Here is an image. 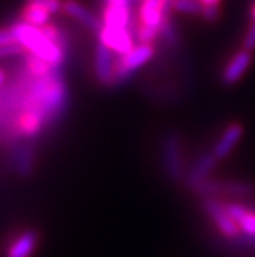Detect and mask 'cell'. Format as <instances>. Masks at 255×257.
Listing matches in <instances>:
<instances>
[{
  "label": "cell",
  "instance_id": "obj_16",
  "mask_svg": "<svg viewBox=\"0 0 255 257\" xmlns=\"http://www.w3.org/2000/svg\"><path fill=\"white\" fill-rule=\"evenodd\" d=\"M51 16H53L51 13H48V11L40 8V7L25 4V7H23V10L20 13V20L28 23V25H31V27H36V28L42 30V28L50 25Z\"/></svg>",
  "mask_w": 255,
  "mask_h": 257
},
{
  "label": "cell",
  "instance_id": "obj_23",
  "mask_svg": "<svg viewBox=\"0 0 255 257\" xmlns=\"http://www.w3.org/2000/svg\"><path fill=\"white\" fill-rule=\"evenodd\" d=\"M203 7H220L221 0H198Z\"/></svg>",
  "mask_w": 255,
  "mask_h": 257
},
{
  "label": "cell",
  "instance_id": "obj_15",
  "mask_svg": "<svg viewBox=\"0 0 255 257\" xmlns=\"http://www.w3.org/2000/svg\"><path fill=\"white\" fill-rule=\"evenodd\" d=\"M224 205H226L229 216L238 225L241 234H244L246 237L255 239V213L235 202H227V203L224 202Z\"/></svg>",
  "mask_w": 255,
  "mask_h": 257
},
{
  "label": "cell",
  "instance_id": "obj_6",
  "mask_svg": "<svg viewBox=\"0 0 255 257\" xmlns=\"http://www.w3.org/2000/svg\"><path fill=\"white\" fill-rule=\"evenodd\" d=\"M154 56H155L154 45H145V43L135 45L128 54L120 56L119 60H115L112 86H122L128 83L138 69L143 65H146Z\"/></svg>",
  "mask_w": 255,
  "mask_h": 257
},
{
  "label": "cell",
  "instance_id": "obj_20",
  "mask_svg": "<svg viewBox=\"0 0 255 257\" xmlns=\"http://www.w3.org/2000/svg\"><path fill=\"white\" fill-rule=\"evenodd\" d=\"M241 50L252 53L255 50V23L247 28L244 37H243V43H241Z\"/></svg>",
  "mask_w": 255,
  "mask_h": 257
},
{
  "label": "cell",
  "instance_id": "obj_1",
  "mask_svg": "<svg viewBox=\"0 0 255 257\" xmlns=\"http://www.w3.org/2000/svg\"><path fill=\"white\" fill-rule=\"evenodd\" d=\"M68 86L62 74V68H57L48 76L34 79L28 85L20 100V109L39 112L45 123L50 125L68 108Z\"/></svg>",
  "mask_w": 255,
  "mask_h": 257
},
{
  "label": "cell",
  "instance_id": "obj_18",
  "mask_svg": "<svg viewBox=\"0 0 255 257\" xmlns=\"http://www.w3.org/2000/svg\"><path fill=\"white\" fill-rule=\"evenodd\" d=\"M25 4L40 7L51 14H57L59 11L63 10V0H27Z\"/></svg>",
  "mask_w": 255,
  "mask_h": 257
},
{
  "label": "cell",
  "instance_id": "obj_8",
  "mask_svg": "<svg viewBox=\"0 0 255 257\" xmlns=\"http://www.w3.org/2000/svg\"><path fill=\"white\" fill-rule=\"evenodd\" d=\"M203 209L212 219V222L217 225L218 231L224 237L235 240L241 236V231L234 219L229 216L224 202L218 199H203Z\"/></svg>",
  "mask_w": 255,
  "mask_h": 257
},
{
  "label": "cell",
  "instance_id": "obj_21",
  "mask_svg": "<svg viewBox=\"0 0 255 257\" xmlns=\"http://www.w3.org/2000/svg\"><path fill=\"white\" fill-rule=\"evenodd\" d=\"M220 16V7H203L201 16L206 22H215Z\"/></svg>",
  "mask_w": 255,
  "mask_h": 257
},
{
  "label": "cell",
  "instance_id": "obj_19",
  "mask_svg": "<svg viewBox=\"0 0 255 257\" xmlns=\"http://www.w3.org/2000/svg\"><path fill=\"white\" fill-rule=\"evenodd\" d=\"M27 51L23 50V46L19 45L17 42L2 45L0 46V59H7V57H16V56H25Z\"/></svg>",
  "mask_w": 255,
  "mask_h": 257
},
{
  "label": "cell",
  "instance_id": "obj_2",
  "mask_svg": "<svg viewBox=\"0 0 255 257\" xmlns=\"http://www.w3.org/2000/svg\"><path fill=\"white\" fill-rule=\"evenodd\" d=\"M102 22L103 27L97 34L99 42L115 54H128L135 46L131 33V0H103Z\"/></svg>",
  "mask_w": 255,
  "mask_h": 257
},
{
  "label": "cell",
  "instance_id": "obj_11",
  "mask_svg": "<svg viewBox=\"0 0 255 257\" xmlns=\"http://www.w3.org/2000/svg\"><path fill=\"white\" fill-rule=\"evenodd\" d=\"M217 159L212 153H206L201 154L194 163L192 167L186 171V177H184V185L188 186L189 190L195 188V186L207 179H211V173L217 167Z\"/></svg>",
  "mask_w": 255,
  "mask_h": 257
},
{
  "label": "cell",
  "instance_id": "obj_9",
  "mask_svg": "<svg viewBox=\"0 0 255 257\" xmlns=\"http://www.w3.org/2000/svg\"><path fill=\"white\" fill-rule=\"evenodd\" d=\"M115 73V60L112 59V51L102 42H97L94 53V74L100 85L112 86Z\"/></svg>",
  "mask_w": 255,
  "mask_h": 257
},
{
  "label": "cell",
  "instance_id": "obj_17",
  "mask_svg": "<svg viewBox=\"0 0 255 257\" xmlns=\"http://www.w3.org/2000/svg\"><path fill=\"white\" fill-rule=\"evenodd\" d=\"M172 10L183 14H192V16H201L203 5L198 0H171Z\"/></svg>",
  "mask_w": 255,
  "mask_h": 257
},
{
  "label": "cell",
  "instance_id": "obj_26",
  "mask_svg": "<svg viewBox=\"0 0 255 257\" xmlns=\"http://www.w3.org/2000/svg\"><path fill=\"white\" fill-rule=\"evenodd\" d=\"M250 17H252V20H253V23H255V4L250 7Z\"/></svg>",
  "mask_w": 255,
  "mask_h": 257
},
{
  "label": "cell",
  "instance_id": "obj_10",
  "mask_svg": "<svg viewBox=\"0 0 255 257\" xmlns=\"http://www.w3.org/2000/svg\"><path fill=\"white\" fill-rule=\"evenodd\" d=\"M250 62H252V53L244 51V50L237 51L232 57H230V60L226 63V66L223 68L221 76H220L221 85L223 86L235 85L247 71Z\"/></svg>",
  "mask_w": 255,
  "mask_h": 257
},
{
  "label": "cell",
  "instance_id": "obj_24",
  "mask_svg": "<svg viewBox=\"0 0 255 257\" xmlns=\"http://www.w3.org/2000/svg\"><path fill=\"white\" fill-rule=\"evenodd\" d=\"M235 242H244V243H250V245H255V239H250V237H246L244 234H241L238 239H235Z\"/></svg>",
  "mask_w": 255,
  "mask_h": 257
},
{
  "label": "cell",
  "instance_id": "obj_3",
  "mask_svg": "<svg viewBox=\"0 0 255 257\" xmlns=\"http://www.w3.org/2000/svg\"><path fill=\"white\" fill-rule=\"evenodd\" d=\"M10 28L13 31L16 42L22 45L23 50L28 54L37 56L39 59L48 62L54 68H62L66 57V51L54 42H51L42 33V30L31 27L22 20L13 23Z\"/></svg>",
  "mask_w": 255,
  "mask_h": 257
},
{
  "label": "cell",
  "instance_id": "obj_14",
  "mask_svg": "<svg viewBox=\"0 0 255 257\" xmlns=\"http://www.w3.org/2000/svg\"><path fill=\"white\" fill-rule=\"evenodd\" d=\"M243 125L241 123H230L227 128L223 131L220 139L217 140V144L212 148V154L215 156L217 160L226 159L230 153L234 151L237 144L240 142V139L243 137Z\"/></svg>",
  "mask_w": 255,
  "mask_h": 257
},
{
  "label": "cell",
  "instance_id": "obj_7",
  "mask_svg": "<svg viewBox=\"0 0 255 257\" xmlns=\"http://www.w3.org/2000/svg\"><path fill=\"white\" fill-rule=\"evenodd\" d=\"M192 191L203 199H217V197H247L255 194V185L244 180H220L207 179L198 183Z\"/></svg>",
  "mask_w": 255,
  "mask_h": 257
},
{
  "label": "cell",
  "instance_id": "obj_13",
  "mask_svg": "<svg viewBox=\"0 0 255 257\" xmlns=\"http://www.w3.org/2000/svg\"><path fill=\"white\" fill-rule=\"evenodd\" d=\"M39 245V232L25 229L19 232L7 249V257H33Z\"/></svg>",
  "mask_w": 255,
  "mask_h": 257
},
{
  "label": "cell",
  "instance_id": "obj_12",
  "mask_svg": "<svg viewBox=\"0 0 255 257\" xmlns=\"http://www.w3.org/2000/svg\"><path fill=\"white\" fill-rule=\"evenodd\" d=\"M63 11L73 17L74 20H77L80 25H83L85 28L96 31L97 34L100 33L103 22L100 17H97L94 13H91L83 4H80L79 0H63Z\"/></svg>",
  "mask_w": 255,
  "mask_h": 257
},
{
  "label": "cell",
  "instance_id": "obj_22",
  "mask_svg": "<svg viewBox=\"0 0 255 257\" xmlns=\"http://www.w3.org/2000/svg\"><path fill=\"white\" fill-rule=\"evenodd\" d=\"M16 39L13 36L11 28H0V46L2 45H8V43H14Z\"/></svg>",
  "mask_w": 255,
  "mask_h": 257
},
{
  "label": "cell",
  "instance_id": "obj_25",
  "mask_svg": "<svg viewBox=\"0 0 255 257\" xmlns=\"http://www.w3.org/2000/svg\"><path fill=\"white\" fill-rule=\"evenodd\" d=\"M5 80H7V74H5V71H2V69H0V88L4 86Z\"/></svg>",
  "mask_w": 255,
  "mask_h": 257
},
{
  "label": "cell",
  "instance_id": "obj_4",
  "mask_svg": "<svg viewBox=\"0 0 255 257\" xmlns=\"http://www.w3.org/2000/svg\"><path fill=\"white\" fill-rule=\"evenodd\" d=\"M168 0H143L138 19L134 27V34L138 43L154 45L160 36V28L165 17V8Z\"/></svg>",
  "mask_w": 255,
  "mask_h": 257
},
{
  "label": "cell",
  "instance_id": "obj_5",
  "mask_svg": "<svg viewBox=\"0 0 255 257\" xmlns=\"http://www.w3.org/2000/svg\"><path fill=\"white\" fill-rule=\"evenodd\" d=\"M161 159L163 168L171 182H184L186 171L184 170V156H183V140L177 131H168L161 142Z\"/></svg>",
  "mask_w": 255,
  "mask_h": 257
}]
</instances>
